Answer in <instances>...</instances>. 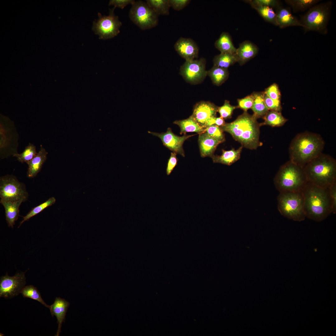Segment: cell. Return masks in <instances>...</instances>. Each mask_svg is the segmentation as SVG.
Here are the masks:
<instances>
[{
    "mask_svg": "<svg viewBox=\"0 0 336 336\" xmlns=\"http://www.w3.org/2000/svg\"><path fill=\"white\" fill-rule=\"evenodd\" d=\"M325 142L318 133L305 131L297 134L292 139L289 148L290 160L303 168L321 153Z\"/></svg>",
    "mask_w": 336,
    "mask_h": 336,
    "instance_id": "1",
    "label": "cell"
},
{
    "mask_svg": "<svg viewBox=\"0 0 336 336\" xmlns=\"http://www.w3.org/2000/svg\"><path fill=\"white\" fill-rule=\"evenodd\" d=\"M253 114L244 111L233 121L225 123L220 127L223 131L229 133L242 147L256 149L262 143L259 140L260 124Z\"/></svg>",
    "mask_w": 336,
    "mask_h": 336,
    "instance_id": "2",
    "label": "cell"
},
{
    "mask_svg": "<svg viewBox=\"0 0 336 336\" xmlns=\"http://www.w3.org/2000/svg\"><path fill=\"white\" fill-rule=\"evenodd\" d=\"M302 191L306 217L320 222L332 213L329 188H320L307 182Z\"/></svg>",
    "mask_w": 336,
    "mask_h": 336,
    "instance_id": "3",
    "label": "cell"
},
{
    "mask_svg": "<svg viewBox=\"0 0 336 336\" xmlns=\"http://www.w3.org/2000/svg\"><path fill=\"white\" fill-rule=\"evenodd\" d=\"M308 182L323 188L336 181V161L329 155L321 153L303 168Z\"/></svg>",
    "mask_w": 336,
    "mask_h": 336,
    "instance_id": "4",
    "label": "cell"
},
{
    "mask_svg": "<svg viewBox=\"0 0 336 336\" xmlns=\"http://www.w3.org/2000/svg\"><path fill=\"white\" fill-rule=\"evenodd\" d=\"M274 180L280 193L302 191L307 183L303 168L290 160L281 166Z\"/></svg>",
    "mask_w": 336,
    "mask_h": 336,
    "instance_id": "5",
    "label": "cell"
},
{
    "mask_svg": "<svg viewBox=\"0 0 336 336\" xmlns=\"http://www.w3.org/2000/svg\"><path fill=\"white\" fill-rule=\"evenodd\" d=\"M333 3L331 1L317 4L309 8L299 19L304 33L310 31L323 35L328 33L327 26Z\"/></svg>",
    "mask_w": 336,
    "mask_h": 336,
    "instance_id": "6",
    "label": "cell"
},
{
    "mask_svg": "<svg viewBox=\"0 0 336 336\" xmlns=\"http://www.w3.org/2000/svg\"><path fill=\"white\" fill-rule=\"evenodd\" d=\"M278 208L281 214L289 219L301 222L306 217L302 191L280 192Z\"/></svg>",
    "mask_w": 336,
    "mask_h": 336,
    "instance_id": "7",
    "label": "cell"
},
{
    "mask_svg": "<svg viewBox=\"0 0 336 336\" xmlns=\"http://www.w3.org/2000/svg\"><path fill=\"white\" fill-rule=\"evenodd\" d=\"M129 16L131 21L142 30L152 29L158 23L159 15L142 1H135L132 5Z\"/></svg>",
    "mask_w": 336,
    "mask_h": 336,
    "instance_id": "8",
    "label": "cell"
},
{
    "mask_svg": "<svg viewBox=\"0 0 336 336\" xmlns=\"http://www.w3.org/2000/svg\"><path fill=\"white\" fill-rule=\"evenodd\" d=\"M115 8L110 10L107 16H102L98 13L99 19L93 22L92 30L99 36L100 39L107 40L116 36L120 32L119 28L122 24L118 16H115Z\"/></svg>",
    "mask_w": 336,
    "mask_h": 336,
    "instance_id": "9",
    "label": "cell"
},
{
    "mask_svg": "<svg viewBox=\"0 0 336 336\" xmlns=\"http://www.w3.org/2000/svg\"><path fill=\"white\" fill-rule=\"evenodd\" d=\"M28 194L23 184L19 182L16 178L11 175H7L0 178V197L4 201L26 200Z\"/></svg>",
    "mask_w": 336,
    "mask_h": 336,
    "instance_id": "10",
    "label": "cell"
},
{
    "mask_svg": "<svg viewBox=\"0 0 336 336\" xmlns=\"http://www.w3.org/2000/svg\"><path fill=\"white\" fill-rule=\"evenodd\" d=\"M26 284L25 272H18L13 276L7 273L0 278V297L8 299L18 296Z\"/></svg>",
    "mask_w": 336,
    "mask_h": 336,
    "instance_id": "11",
    "label": "cell"
},
{
    "mask_svg": "<svg viewBox=\"0 0 336 336\" xmlns=\"http://www.w3.org/2000/svg\"><path fill=\"white\" fill-rule=\"evenodd\" d=\"M205 59L185 61L180 68V73L188 82L195 83L201 81L207 74Z\"/></svg>",
    "mask_w": 336,
    "mask_h": 336,
    "instance_id": "12",
    "label": "cell"
},
{
    "mask_svg": "<svg viewBox=\"0 0 336 336\" xmlns=\"http://www.w3.org/2000/svg\"><path fill=\"white\" fill-rule=\"evenodd\" d=\"M148 133L152 135L159 137L161 140L163 145L169 149L177 154H180L183 157L185 156L183 145L184 142L194 135H184L182 136H179L175 134L170 128L167 129L166 132L157 133L148 131Z\"/></svg>",
    "mask_w": 336,
    "mask_h": 336,
    "instance_id": "13",
    "label": "cell"
},
{
    "mask_svg": "<svg viewBox=\"0 0 336 336\" xmlns=\"http://www.w3.org/2000/svg\"><path fill=\"white\" fill-rule=\"evenodd\" d=\"M218 108V107L210 102L201 101L195 106L191 116L204 129L209 120L216 116Z\"/></svg>",
    "mask_w": 336,
    "mask_h": 336,
    "instance_id": "14",
    "label": "cell"
},
{
    "mask_svg": "<svg viewBox=\"0 0 336 336\" xmlns=\"http://www.w3.org/2000/svg\"><path fill=\"white\" fill-rule=\"evenodd\" d=\"M174 47L178 54L185 61L195 59L198 57V47L190 38H180L175 43Z\"/></svg>",
    "mask_w": 336,
    "mask_h": 336,
    "instance_id": "15",
    "label": "cell"
},
{
    "mask_svg": "<svg viewBox=\"0 0 336 336\" xmlns=\"http://www.w3.org/2000/svg\"><path fill=\"white\" fill-rule=\"evenodd\" d=\"M70 305L69 302L64 299L57 297L54 303L50 306L49 309L52 317L55 316L58 324L56 336H59L61 332L62 325L64 322L66 314Z\"/></svg>",
    "mask_w": 336,
    "mask_h": 336,
    "instance_id": "16",
    "label": "cell"
},
{
    "mask_svg": "<svg viewBox=\"0 0 336 336\" xmlns=\"http://www.w3.org/2000/svg\"><path fill=\"white\" fill-rule=\"evenodd\" d=\"M277 26L281 28L292 26H301L299 19L293 15L291 8L282 6L276 10Z\"/></svg>",
    "mask_w": 336,
    "mask_h": 336,
    "instance_id": "17",
    "label": "cell"
},
{
    "mask_svg": "<svg viewBox=\"0 0 336 336\" xmlns=\"http://www.w3.org/2000/svg\"><path fill=\"white\" fill-rule=\"evenodd\" d=\"M198 142L201 156L211 157L218 145L221 142L206 132L200 133Z\"/></svg>",
    "mask_w": 336,
    "mask_h": 336,
    "instance_id": "18",
    "label": "cell"
},
{
    "mask_svg": "<svg viewBox=\"0 0 336 336\" xmlns=\"http://www.w3.org/2000/svg\"><path fill=\"white\" fill-rule=\"evenodd\" d=\"M258 47L251 42L245 41L240 44L236 52L237 62L243 65L257 54Z\"/></svg>",
    "mask_w": 336,
    "mask_h": 336,
    "instance_id": "19",
    "label": "cell"
},
{
    "mask_svg": "<svg viewBox=\"0 0 336 336\" xmlns=\"http://www.w3.org/2000/svg\"><path fill=\"white\" fill-rule=\"evenodd\" d=\"M48 152L40 145L39 151L36 156L27 164L28 165L27 176L29 178L35 177L40 171L46 160Z\"/></svg>",
    "mask_w": 336,
    "mask_h": 336,
    "instance_id": "20",
    "label": "cell"
},
{
    "mask_svg": "<svg viewBox=\"0 0 336 336\" xmlns=\"http://www.w3.org/2000/svg\"><path fill=\"white\" fill-rule=\"evenodd\" d=\"M22 200L15 201L0 200V203L5 210L6 219L9 227H13V226L19 216V208Z\"/></svg>",
    "mask_w": 336,
    "mask_h": 336,
    "instance_id": "21",
    "label": "cell"
},
{
    "mask_svg": "<svg viewBox=\"0 0 336 336\" xmlns=\"http://www.w3.org/2000/svg\"><path fill=\"white\" fill-rule=\"evenodd\" d=\"M242 147V146L237 150L232 148L229 151L222 149L221 155H213L211 157L214 163H220L230 166L240 159Z\"/></svg>",
    "mask_w": 336,
    "mask_h": 336,
    "instance_id": "22",
    "label": "cell"
},
{
    "mask_svg": "<svg viewBox=\"0 0 336 336\" xmlns=\"http://www.w3.org/2000/svg\"><path fill=\"white\" fill-rule=\"evenodd\" d=\"M173 124L179 126L180 128V134L186 135L187 132H194L200 133L205 132L201 127L191 116L188 119L182 120H175Z\"/></svg>",
    "mask_w": 336,
    "mask_h": 336,
    "instance_id": "23",
    "label": "cell"
},
{
    "mask_svg": "<svg viewBox=\"0 0 336 336\" xmlns=\"http://www.w3.org/2000/svg\"><path fill=\"white\" fill-rule=\"evenodd\" d=\"M214 45L221 53H235L237 49L233 45L230 35L226 32H223L221 34Z\"/></svg>",
    "mask_w": 336,
    "mask_h": 336,
    "instance_id": "24",
    "label": "cell"
},
{
    "mask_svg": "<svg viewBox=\"0 0 336 336\" xmlns=\"http://www.w3.org/2000/svg\"><path fill=\"white\" fill-rule=\"evenodd\" d=\"M264 121L260 123L261 126L268 125L272 127L282 126L288 121L282 115L281 112L269 110L263 118Z\"/></svg>",
    "mask_w": 336,
    "mask_h": 336,
    "instance_id": "25",
    "label": "cell"
},
{
    "mask_svg": "<svg viewBox=\"0 0 336 336\" xmlns=\"http://www.w3.org/2000/svg\"><path fill=\"white\" fill-rule=\"evenodd\" d=\"M253 94L254 100L251 108L253 115L257 119L263 118L269 110L264 102V92H254Z\"/></svg>",
    "mask_w": 336,
    "mask_h": 336,
    "instance_id": "26",
    "label": "cell"
},
{
    "mask_svg": "<svg viewBox=\"0 0 336 336\" xmlns=\"http://www.w3.org/2000/svg\"><path fill=\"white\" fill-rule=\"evenodd\" d=\"M213 62L214 66L227 69L237 62V58L236 53H221L214 57Z\"/></svg>",
    "mask_w": 336,
    "mask_h": 336,
    "instance_id": "27",
    "label": "cell"
},
{
    "mask_svg": "<svg viewBox=\"0 0 336 336\" xmlns=\"http://www.w3.org/2000/svg\"><path fill=\"white\" fill-rule=\"evenodd\" d=\"M207 74L214 84L219 86L226 80L229 73L227 69L214 65L207 71Z\"/></svg>",
    "mask_w": 336,
    "mask_h": 336,
    "instance_id": "28",
    "label": "cell"
},
{
    "mask_svg": "<svg viewBox=\"0 0 336 336\" xmlns=\"http://www.w3.org/2000/svg\"><path fill=\"white\" fill-rule=\"evenodd\" d=\"M247 2L255 9L266 21L277 26L276 15L273 8L269 7L255 5L250 0Z\"/></svg>",
    "mask_w": 336,
    "mask_h": 336,
    "instance_id": "29",
    "label": "cell"
},
{
    "mask_svg": "<svg viewBox=\"0 0 336 336\" xmlns=\"http://www.w3.org/2000/svg\"><path fill=\"white\" fill-rule=\"evenodd\" d=\"M286 3L292 9L294 13L309 9L321 1L320 0H285Z\"/></svg>",
    "mask_w": 336,
    "mask_h": 336,
    "instance_id": "30",
    "label": "cell"
},
{
    "mask_svg": "<svg viewBox=\"0 0 336 336\" xmlns=\"http://www.w3.org/2000/svg\"><path fill=\"white\" fill-rule=\"evenodd\" d=\"M146 3L159 16L169 14V0H147Z\"/></svg>",
    "mask_w": 336,
    "mask_h": 336,
    "instance_id": "31",
    "label": "cell"
},
{
    "mask_svg": "<svg viewBox=\"0 0 336 336\" xmlns=\"http://www.w3.org/2000/svg\"><path fill=\"white\" fill-rule=\"evenodd\" d=\"M21 293L24 297L30 298L36 300L49 309L50 306L45 303L42 298L39 291L36 287L33 285L25 286L22 289Z\"/></svg>",
    "mask_w": 336,
    "mask_h": 336,
    "instance_id": "32",
    "label": "cell"
},
{
    "mask_svg": "<svg viewBox=\"0 0 336 336\" xmlns=\"http://www.w3.org/2000/svg\"><path fill=\"white\" fill-rule=\"evenodd\" d=\"M36 147L33 144L30 143L26 146L22 152L20 154H14L13 156L17 158V160L22 163H26L32 159L37 154Z\"/></svg>",
    "mask_w": 336,
    "mask_h": 336,
    "instance_id": "33",
    "label": "cell"
},
{
    "mask_svg": "<svg viewBox=\"0 0 336 336\" xmlns=\"http://www.w3.org/2000/svg\"><path fill=\"white\" fill-rule=\"evenodd\" d=\"M55 201L56 199L55 198L52 197L45 202L33 208L26 215L23 217L22 220L20 222L19 227L25 221L29 220L30 218L40 213L48 207L54 204Z\"/></svg>",
    "mask_w": 336,
    "mask_h": 336,
    "instance_id": "34",
    "label": "cell"
},
{
    "mask_svg": "<svg viewBox=\"0 0 336 336\" xmlns=\"http://www.w3.org/2000/svg\"><path fill=\"white\" fill-rule=\"evenodd\" d=\"M204 130L205 132L209 135L215 138L221 143L224 142L225 140L223 131L220 127L215 124L207 127L204 129Z\"/></svg>",
    "mask_w": 336,
    "mask_h": 336,
    "instance_id": "35",
    "label": "cell"
},
{
    "mask_svg": "<svg viewBox=\"0 0 336 336\" xmlns=\"http://www.w3.org/2000/svg\"><path fill=\"white\" fill-rule=\"evenodd\" d=\"M237 108H238V106L232 105L229 101L225 100L223 105L218 107V112L220 117L224 119H226L231 117L233 111Z\"/></svg>",
    "mask_w": 336,
    "mask_h": 336,
    "instance_id": "36",
    "label": "cell"
},
{
    "mask_svg": "<svg viewBox=\"0 0 336 336\" xmlns=\"http://www.w3.org/2000/svg\"><path fill=\"white\" fill-rule=\"evenodd\" d=\"M254 100L253 93L244 98L238 99V107L243 110L244 111H247L248 110L252 108Z\"/></svg>",
    "mask_w": 336,
    "mask_h": 336,
    "instance_id": "37",
    "label": "cell"
},
{
    "mask_svg": "<svg viewBox=\"0 0 336 336\" xmlns=\"http://www.w3.org/2000/svg\"><path fill=\"white\" fill-rule=\"evenodd\" d=\"M264 94L273 99L280 100L281 95L278 86L273 83L265 89Z\"/></svg>",
    "mask_w": 336,
    "mask_h": 336,
    "instance_id": "38",
    "label": "cell"
},
{
    "mask_svg": "<svg viewBox=\"0 0 336 336\" xmlns=\"http://www.w3.org/2000/svg\"><path fill=\"white\" fill-rule=\"evenodd\" d=\"M264 98L265 104L269 110L281 112L282 107L280 100L271 99L264 93Z\"/></svg>",
    "mask_w": 336,
    "mask_h": 336,
    "instance_id": "39",
    "label": "cell"
},
{
    "mask_svg": "<svg viewBox=\"0 0 336 336\" xmlns=\"http://www.w3.org/2000/svg\"><path fill=\"white\" fill-rule=\"evenodd\" d=\"M252 3L258 5L267 6L275 9L282 6L280 1L276 0H250Z\"/></svg>",
    "mask_w": 336,
    "mask_h": 336,
    "instance_id": "40",
    "label": "cell"
},
{
    "mask_svg": "<svg viewBox=\"0 0 336 336\" xmlns=\"http://www.w3.org/2000/svg\"><path fill=\"white\" fill-rule=\"evenodd\" d=\"M177 154L175 152H171L170 156L168 160L166 168L167 175H169L174 170L175 166L177 165L178 159L176 157Z\"/></svg>",
    "mask_w": 336,
    "mask_h": 336,
    "instance_id": "41",
    "label": "cell"
},
{
    "mask_svg": "<svg viewBox=\"0 0 336 336\" xmlns=\"http://www.w3.org/2000/svg\"><path fill=\"white\" fill-rule=\"evenodd\" d=\"M189 0H169L170 7L177 11H180L186 7L189 3Z\"/></svg>",
    "mask_w": 336,
    "mask_h": 336,
    "instance_id": "42",
    "label": "cell"
},
{
    "mask_svg": "<svg viewBox=\"0 0 336 336\" xmlns=\"http://www.w3.org/2000/svg\"><path fill=\"white\" fill-rule=\"evenodd\" d=\"M135 2L134 0H111L109 5L114 6L115 8L118 7L123 9L128 5H132Z\"/></svg>",
    "mask_w": 336,
    "mask_h": 336,
    "instance_id": "43",
    "label": "cell"
},
{
    "mask_svg": "<svg viewBox=\"0 0 336 336\" xmlns=\"http://www.w3.org/2000/svg\"><path fill=\"white\" fill-rule=\"evenodd\" d=\"M329 193L332 203V213L336 212V182L329 187Z\"/></svg>",
    "mask_w": 336,
    "mask_h": 336,
    "instance_id": "44",
    "label": "cell"
},
{
    "mask_svg": "<svg viewBox=\"0 0 336 336\" xmlns=\"http://www.w3.org/2000/svg\"><path fill=\"white\" fill-rule=\"evenodd\" d=\"M225 123L224 119L221 117L216 118L215 124L218 126L220 127L222 126Z\"/></svg>",
    "mask_w": 336,
    "mask_h": 336,
    "instance_id": "45",
    "label": "cell"
}]
</instances>
